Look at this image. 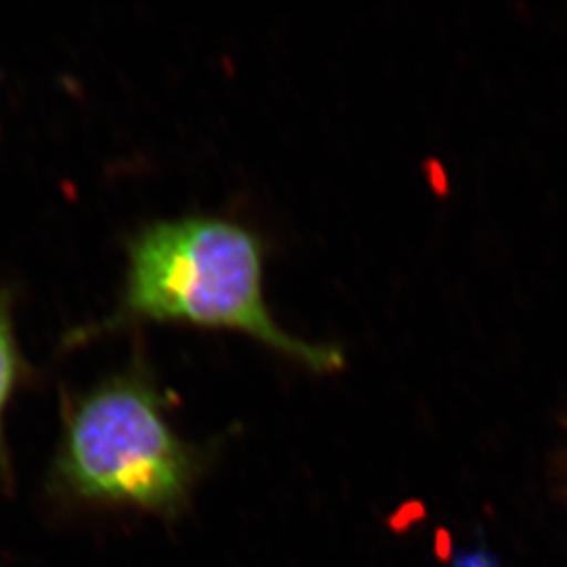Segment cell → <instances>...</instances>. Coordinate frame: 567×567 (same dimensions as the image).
Returning <instances> with one entry per match:
<instances>
[{"mask_svg":"<svg viewBox=\"0 0 567 567\" xmlns=\"http://www.w3.org/2000/svg\"><path fill=\"white\" fill-rule=\"evenodd\" d=\"M127 267L113 315L64 338L78 346L134 326L239 332L318 373L343 365L334 346L281 329L265 298L267 247L250 226L220 215H184L140 226L125 243Z\"/></svg>","mask_w":567,"mask_h":567,"instance_id":"6da1fadb","label":"cell"},{"mask_svg":"<svg viewBox=\"0 0 567 567\" xmlns=\"http://www.w3.org/2000/svg\"><path fill=\"white\" fill-rule=\"evenodd\" d=\"M197 455L178 437L142 360L70 399L55 482L86 504L173 514L188 499Z\"/></svg>","mask_w":567,"mask_h":567,"instance_id":"7a4b0ae2","label":"cell"},{"mask_svg":"<svg viewBox=\"0 0 567 567\" xmlns=\"http://www.w3.org/2000/svg\"><path fill=\"white\" fill-rule=\"evenodd\" d=\"M21 346L17 340L13 321V295L10 289L0 287V480L10 477V457L6 449L4 419L17 390L30 379Z\"/></svg>","mask_w":567,"mask_h":567,"instance_id":"3957f363","label":"cell"},{"mask_svg":"<svg viewBox=\"0 0 567 567\" xmlns=\"http://www.w3.org/2000/svg\"><path fill=\"white\" fill-rule=\"evenodd\" d=\"M461 567H494L491 560L483 557H468Z\"/></svg>","mask_w":567,"mask_h":567,"instance_id":"277c9868","label":"cell"}]
</instances>
